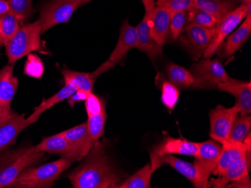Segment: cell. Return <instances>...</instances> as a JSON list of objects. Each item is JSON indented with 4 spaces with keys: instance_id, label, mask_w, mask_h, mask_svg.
I'll use <instances>...</instances> for the list:
<instances>
[{
    "instance_id": "6da1fadb",
    "label": "cell",
    "mask_w": 251,
    "mask_h": 188,
    "mask_svg": "<svg viewBox=\"0 0 251 188\" xmlns=\"http://www.w3.org/2000/svg\"><path fill=\"white\" fill-rule=\"evenodd\" d=\"M66 177L75 188H117L123 182V175L106 154L105 143L99 140L84 162Z\"/></svg>"
},
{
    "instance_id": "7a4b0ae2",
    "label": "cell",
    "mask_w": 251,
    "mask_h": 188,
    "mask_svg": "<svg viewBox=\"0 0 251 188\" xmlns=\"http://www.w3.org/2000/svg\"><path fill=\"white\" fill-rule=\"evenodd\" d=\"M45 154L36 146L4 152L0 156V188H11L18 175L26 168L40 162Z\"/></svg>"
},
{
    "instance_id": "3957f363",
    "label": "cell",
    "mask_w": 251,
    "mask_h": 188,
    "mask_svg": "<svg viewBox=\"0 0 251 188\" xmlns=\"http://www.w3.org/2000/svg\"><path fill=\"white\" fill-rule=\"evenodd\" d=\"M42 35V26L38 20L20 28L16 34L5 44L8 63L13 65L18 60L31 52L47 53L41 38Z\"/></svg>"
},
{
    "instance_id": "277c9868",
    "label": "cell",
    "mask_w": 251,
    "mask_h": 188,
    "mask_svg": "<svg viewBox=\"0 0 251 188\" xmlns=\"http://www.w3.org/2000/svg\"><path fill=\"white\" fill-rule=\"evenodd\" d=\"M73 163L69 158H61L37 167H29L18 175L11 188H51L54 185L55 181L70 167Z\"/></svg>"
},
{
    "instance_id": "5b68a950",
    "label": "cell",
    "mask_w": 251,
    "mask_h": 188,
    "mask_svg": "<svg viewBox=\"0 0 251 188\" xmlns=\"http://www.w3.org/2000/svg\"><path fill=\"white\" fill-rule=\"evenodd\" d=\"M92 0H49L40 8L38 21L42 26L44 34L50 28L67 23L77 8L89 3Z\"/></svg>"
},
{
    "instance_id": "8992f818",
    "label": "cell",
    "mask_w": 251,
    "mask_h": 188,
    "mask_svg": "<svg viewBox=\"0 0 251 188\" xmlns=\"http://www.w3.org/2000/svg\"><path fill=\"white\" fill-rule=\"evenodd\" d=\"M189 71L193 77V89H214L221 83L226 82L230 77L224 64L218 59H204L191 66Z\"/></svg>"
},
{
    "instance_id": "52a82bcc",
    "label": "cell",
    "mask_w": 251,
    "mask_h": 188,
    "mask_svg": "<svg viewBox=\"0 0 251 188\" xmlns=\"http://www.w3.org/2000/svg\"><path fill=\"white\" fill-rule=\"evenodd\" d=\"M216 29H208L195 23H187L179 36L180 43L191 55L194 61H198L210 47L214 38Z\"/></svg>"
},
{
    "instance_id": "ba28073f",
    "label": "cell",
    "mask_w": 251,
    "mask_h": 188,
    "mask_svg": "<svg viewBox=\"0 0 251 188\" xmlns=\"http://www.w3.org/2000/svg\"><path fill=\"white\" fill-rule=\"evenodd\" d=\"M138 45L139 39L136 29L129 24L128 20H125L121 24L119 39L116 47L110 55L108 60L100 65V68L94 71V74L98 77L100 74L109 71L124 60L129 50L132 48H137Z\"/></svg>"
},
{
    "instance_id": "9c48e42d",
    "label": "cell",
    "mask_w": 251,
    "mask_h": 188,
    "mask_svg": "<svg viewBox=\"0 0 251 188\" xmlns=\"http://www.w3.org/2000/svg\"><path fill=\"white\" fill-rule=\"evenodd\" d=\"M251 12V3L242 4L236 9L226 15L221 20L218 27L216 28L215 38L208 50L203 54L204 59H211L222 45L226 38L228 37L232 31L235 30V28L240 24L248 13Z\"/></svg>"
},
{
    "instance_id": "30bf717a",
    "label": "cell",
    "mask_w": 251,
    "mask_h": 188,
    "mask_svg": "<svg viewBox=\"0 0 251 188\" xmlns=\"http://www.w3.org/2000/svg\"><path fill=\"white\" fill-rule=\"evenodd\" d=\"M238 113V109L235 106L226 108L218 105L212 109L210 113V137L222 145L228 139Z\"/></svg>"
},
{
    "instance_id": "8fae6325",
    "label": "cell",
    "mask_w": 251,
    "mask_h": 188,
    "mask_svg": "<svg viewBox=\"0 0 251 188\" xmlns=\"http://www.w3.org/2000/svg\"><path fill=\"white\" fill-rule=\"evenodd\" d=\"M163 164L170 166L179 173L184 175L196 188H208V182L204 180L194 164L182 161L173 156V154H165L160 157H151V165L153 172Z\"/></svg>"
},
{
    "instance_id": "7c38bea8",
    "label": "cell",
    "mask_w": 251,
    "mask_h": 188,
    "mask_svg": "<svg viewBox=\"0 0 251 188\" xmlns=\"http://www.w3.org/2000/svg\"><path fill=\"white\" fill-rule=\"evenodd\" d=\"M61 134L69 142L73 163L85 158L95 143L89 134L87 123L61 132Z\"/></svg>"
},
{
    "instance_id": "4fadbf2b",
    "label": "cell",
    "mask_w": 251,
    "mask_h": 188,
    "mask_svg": "<svg viewBox=\"0 0 251 188\" xmlns=\"http://www.w3.org/2000/svg\"><path fill=\"white\" fill-rule=\"evenodd\" d=\"M222 146L215 140L199 143L198 154L193 164L197 167L204 181L208 182L221 158Z\"/></svg>"
},
{
    "instance_id": "5bb4252c",
    "label": "cell",
    "mask_w": 251,
    "mask_h": 188,
    "mask_svg": "<svg viewBox=\"0 0 251 188\" xmlns=\"http://www.w3.org/2000/svg\"><path fill=\"white\" fill-rule=\"evenodd\" d=\"M13 70V65H6L0 70V123L12 111L11 103L18 90L19 82Z\"/></svg>"
},
{
    "instance_id": "9a60e30c",
    "label": "cell",
    "mask_w": 251,
    "mask_h": 188,
    "mask_svg": "<svg viewBox=\"0 0 251 188\" xmlns=\"http://www.w3.org/2000/svg\"><path fill=\"white\" fill-rule=\"evenodd\" d=\"M218 90L228 92L235 98L234 106L241 115H250L251 113V81H238L229 78L226 82L221 83L217 86Z\"/></svg>"
},
{
    "instance_id": "2e32d148",
    "label": "cell",
    "mask_w": 251,
    "mask_h": 188,
    "mask_svg": "<svg viewBox=\"0 0 251 188\" xmlns=\"http://www.w3.org/2000/svg\"><path fill=\"white\" fill-rule=\"evenodd\" d=\"M30 125L24 115L12 110L9 116L0 123V152L14 145L18 135Z\"/></svg>"
},
{
    "instance_id": "e0dca14e",
    "label": "cell",
    "mask_w": 251,
    "mask_h": 188,
    "mask_svg": "<svg viewBox=\"0 0 251 188\" xmlns=\"http://www.w3.org/2000/svg\"><path fill=\"white\" fill-rule=\"evenodd\" d=\"M148 15V27L153 40L163 47L169 35L171 12L163 7L156 6Z\"/></svg>"
},
{
    "instance_id": "ac0fdd59",
    "label": "cell",
    "mask_w": 251,
    "mask_h": 188,
    "mask_svg": "<svg viewBox=\"0 0 251 188\" xmlns=\"http://www.w3.org/2000/svg\"><path fill=\"white\" fill-rule=\"evenodd\" d=\"M198 148L199 143L173 138L167 135L161 143L153 147L151 157H160L165 154H181L196 157L198 154Z\"/></svg>"
},
{
    "instance_id": "d6986e66",
    "label": "cell",
    "mask_w": 251,
    "mask_h": 188,
    "mask_svg": "<svg viewBox=\"0 0 251 188\" xmlns=\"http://www.w3.org/2000/svg\"><path fill=\"white\" fill-rule=\"evenodd\" d=\"M251 149L244 143L226 141L223 143L221 158L213 175L221 176L232 164L245 158L247 152L251 151Z\"/></svg>"
},
{
    "instance_id": "ffe728a7",
    "label": "cell",
    "mask_w": 251,
    "mask_h": 188,
    "mask_svg": "<svg viewBox=\"0 0 251 188\" xmlns=\"http://www.w3.org/2000/svg\"><path fill=\"white\" fill-rule=\"evenodd\" d=\"M137 35L139 39V45L137 49L148 55L152 62H154L163 53V47L159 46L152 38L150 29L148 27V15L145 14L143 20L139 24L137 25Z\"/></svg>"
},
{
    "instance_id": "44dd1931",
    "label": "cell",
    "mask_w": 251,
    "mask_h": 188,
    "mask_svg": "<svg viewBox=\"0 0 251 188\" xmlns=\"http://www.w3.org/2000/svg\"><path fill=\"white\" fill-rule=\"evenodd\" d=\"M242 5L239 0H195L194 8L208 12L219 20Z\"/></svg>"
},
{
    "instance_id": "7402d4cb",
    "label": "cell",
    "mask_w": 251,
    "mask_h": 188,
    "mask_svg": "<svg viewBox=\"0 0 251 188\" xmlns=\"http://www.w3.org/2000/svg\"><path fill=\"white\" fill-rule=\"evenodd\" d=\"M249 171L250 163L245 156V158L232 164L229 169H226L221 176H219L218 179H211L208 181V188H225L226 185L228 184L248 175Z\"/></svg>"
},
{
    "instance_id": "603a6c76",
    "label": "cell",
    "mask_w": 251,
    "mask_h": 188,
    "mask_svg": "<svg viewBox=\"0 0 251 188\" xmlns=\"http://www.w3.org/2000/svg\"><path fill=\"white\" fill-rule=\"evenodd\" d=\"M251 33V12L248 13L244 23L229 36L224 44V57H230L241 48Z\"/></svg>"
},
{
    "instance_id": "cb8c5ba5",
    "label": "cell",
    "mask_w": 251,
    "mask_h": 188,
    "mask_svg": "<svg viewBox=\"0 0 251 188\" xmlns=\"http://www.w3.org/2000/svg\"><path fill=\"white\" fill-rule=\"evenodd\" d=\"M61 72L64 78L65 84H70L77 88V90L86 92H92L94 83L98 77L94 72H80L67 68L62 70Z\"/></svg>"
},
{
    "instance_id": "d4e9b609",
    "label": "cell",
    "mask_w": 251,
    "mask_h": 188,
    "mask_svg": "<svg viewBox=\"0 0 251 188\" xmlns=\"http://www.w3.org/2000/svg\"><path fill=\"white\" fill-rule=\"evenodd\" d=\"M36 146L43 152L60 154L62 158L71 160V148L70 144L61 133L46 137Z\"/></svg>"
},
{
    "instance_id": "484cf974",
    "label": "cell",
    "mask_w": 251,
    "mask_h": 188,
    "mask_svg": "<svg viewBox=\"0 0 251 188\" xmlns=\"http://www.w3.org/2000/svg\"><path fill=\"white\" fill-rule=\"evenodd\" d=\"M77 88H75L73 85L70 84H65V86L62 88L57 93L55 94L53 96L47 100L44 101L40 105L34 109L33 113L30 116L27 118L30 124L36 123L39 116L46 111L48 109H50L52 106L58 104L59 102H63V101L68 99L70 96L77 92Z\"/></svg>"
},
{
    "instance_id": "4316f807",
    "label": "cell",
    "mask_w": 251,
    "mask_h": 188,
    "mask_svg": "<svg viewBox=\"0 0 251 188\" xmlns=\"http://www.w3.org/2000/svg\"><path fill=\"white\" fill-rule=\"evenodd\" d=\"M166 74L169 82L176 85L179 90L187 89L193 85V77L191 72L181 66L169 63L166 67Z\"/></svg>"
},
{
    "instance_id": "83f0119b",
    "label": "cell",
    "mask_w": 251,
    "mask_h": 188,
    "mask_svg": "<svg viewBox=\"0 0 251 188\" xmlns=\"http://www.w3.org/2000/svg\"><path fill=\"white\" fill-rule=\"evenodd\" d=\"M151 164H146L145 167L137 171L132 176L123 181L120 185V188H151L152 174L153 173Z\"/></svg>"
},
{
    "instance_id": "f1b7e54d",
    "label": "cell",
    "mask_w": 251,
    "mask_h": 188,
    "mask_svg": "<svg viewBox=\"0 0 251 188\" xmlns=\"http://www.w3.org/2000/svg\"><path fill=\"white\" fill-rule=\"evenodd\" d=\"M251 116L250 115H242L240 117L236 118L226 141L243 143L251 130Z\"/></svg>"
},
{
    "instance_id": "f546056e",
    "label": "cell",
    "mask_w": 251,
    "mask_h": 188,
    "mask_svg": "<svg viewBox=\"0 0 251 188\" xmlns=\"http://www.w3.org/2000/svg\"><path fill=\"white\" fill-rule=\"evenodd\" d=\"M9 5V12L15 15L21 23L28 21L36 10L32 7V0H7Z\"/></svg>"
},
{
    "instance_id": "4dcf8cb0",
    "label": "cell",
    "mask_w": 251,
    "mask_h": 188,
    "mask_svg": "<svg viewBox=\"0 0 251 188\" xmlns=\"http://www.w3.org/2000/svg\"><path fill=\"white\" fill-rule=\"evenodd\" d=\"M20 25L19 20L11 12H7L0 16V32L5 44L16 34L21 28Z\"/></svg>"
},
{
    "instance_id": "1f68e13d",
    "label": "cell",
    "mask_w": 251,
    "mask_h": 188,
    "mask_svg": "<svg viewBox=\"0 0 251 188\" xmlns=\"http://www.w3.org/2000/svg\"><path fill=\"white\" fill-rule=\"evenodd\" d=\"M188 23H193L208 29H216L221 23V20L214 15L193 8L187 12Z\"/></svg>"
},
{
    "instance_id": "d6a6232c",
    "label": "cell",
    "mask_w": 251,
    "mask_h": 188,
    "mask_svg": "<svg viewBox=\"0 0 251 188\" xmlns=\"http://www.w3.org/2000/svg\"><path fill=\"white\" fill-rule=\"evenodd\" d=\"M106 119V111L88 116V120L87 122V129L94 143L98 141L100 137L103 136Z\"/></svg>"
},
{
    "instance_id": "836d02e7",
    "label": "cell",
    "mask_w": 251,
    "mask_h": 188,
    "mask_svg": "<svg viewBox=\"0 0 251 188\" xmlns=\"http://www.w3.org/2000/svg\"><path fill=\"white\" fill-rule=\"evenodd\" d=\"M161 100L168 110L172 111L178 102L180 90L169 81H163L161 85Z\"/></svg>"
},
{
    "instance_id": "e575fe53",
    "label": "cell",
    "mask_w": 251,
    "mask_h": 188,
    "mask_svg": "<svg viewBox=\"0 0 251 188\" xmlns=\"http://www.w3.org/2000/svg\"><path fill=\"white\" fill-rule=\"evenodd\" d=\"M187 23H188L187 12H171L169 34L173 40L176 41L178 39Z\"/></svg>"
},
{
    "instance_id": "d590c367",
    "label": "cell",
    "mask_w": 251,
    "mask_h": 188,
    "mask_svg": "<svg viewBox=\"0 0 251 188\" xmlns=\"http://www.w3.org/2000/svg\"><path fill=\"white\" fill-rule=\"evenodd\" d=\"M195 0H156V6L163 7L170 12H188L194 8Z\"/></svg>"
},
{
    "instance_id": "8d00e7d4",
    "label": "cell",
    "mask_w": 251,
    "mask_h": 188,
    "mask_svg": "<svg viewBox=\"0 0 251 188\" xmlns=\"http://www.w3.org/2000/svg\"><path fill=\"white\" fill-rule=\"evenodd\" d=\"M85 102L86 110L88 116L105 112V102L103 98L92 92L87 93Z\"/></svg>"
},
{
    "instance_id": "74e56055",
    "label": "cell",
    "mask_w": 251,
    "mask_h": 188,
    "mask_svg": "<svg viewBox=\"0 0 251 188\" xmlns=\"http://www.w3.org/2000/svg\"><path fill=\"white\" fill-rule=\"evenodd\" d=\"M44 65L39 57L35 55H29L25 64V73L26 75L40 78L43 74Z\"/></svg>"
},
{
    "instance_id": "f35d334b",
    "label": "cell",
    "mask_w": 251,
    "mask_h": 188,
    "mask_svg": "<svg viewBox=\"0 0 251 188\" xmlns=\"http://www.w3.org/2000/svg\"><path fill=\"white\" fill-rule=\"evenodd\" d=\"M225 188H251V179H250L249 175H245L241 179L238 180L234 181L230 184L226 185Z\"/></svg>"
},
{
    "instance_id": "ab89813d",
    "label": "cell",
    "mask_w": 251,
    "mask_h": 188,
    "mask_svg": "<svg viewBox=\"0 0 251 188\" xmlns=\"http://www.w3.org/2000/svg\"><path fill=\"white\" fill-rule=\"evenodd\" d=\"M87 93L89 92H84V91L77 90L75 93L73 94L72 96L68 98V104L71 107H74L75 104L77 102H84L87 98Z\"/></svg>"
},
{
    "instance_id": "60d3db41",
    "label": "cell",
    "mask_w": 251,
    "mask_h": 188,
    "mask_svg": "<svg viewBox=\"0 0 251 188\" xmlns=\"http://www.w3.org/2000/svg\"><path fill=\"white\" fill-rule=\"evenodd\" d=\"M145 7V12H150L156 7V0H141Z\"/></svg>"
},
{
    "instance_id": "b9f144b4",
    "label": "cell",
    "mask_w": 251,
    "mask_h": 188,
    "mask_svg": "<svg viewBox=\"0 0 251 188\" xmlns=\"http://www.w3.org/2000/svg\"><path fill=\"white\" fill-rule=\"evenodd\" d=\"M9 12V5L7 0H0V16Z\"/></svg>"
},
{
    "instance_id": "7bdbcfd3",
    "label": "cell",
    "mask_w": 251,
    "mask_h": 188,
    "mask_svg": "<svg viewBox=\"0 0 251 188\" xmlns=\"http://www.w3.org/2000/svg\"><path fill=\"white\" fill-rule=\"evenodd\" d=\"M3 45H5V43H4L3 39H2V35H1V32H0V47H2Z\"/></svg>"
},
{
    "instance_id": "ee69618b",
    "label": "cell",
    "mask_w": 251,
    "mask_h": 188,
    "mask_svg": "<svg viewBox=\"0 0 251 188\" xmlns=\"http://www.w3.org/2000/svg\"><path fill=\"white\" fill-rule=\"evenodd\" d=\"M242 4L251 3V0H239Z\"/></svg>"
}]
</instances>
